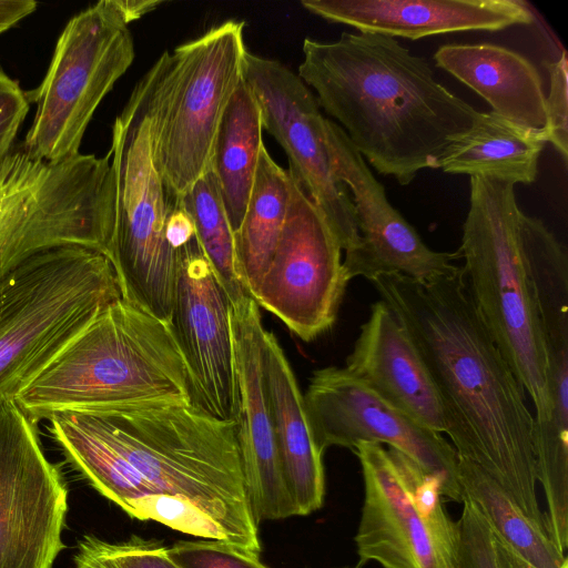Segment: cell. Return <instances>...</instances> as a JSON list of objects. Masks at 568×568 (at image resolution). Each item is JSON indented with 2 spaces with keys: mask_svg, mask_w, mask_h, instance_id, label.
Masks as SVG:
<instances>
[{
  "mask_svg": "<svg viewBox=\"0 0 568 568\" xmlns=\"http://www.w3.org/2000/svg\"><path fill=\"white\" fill-rule=\"evenodd\" d=\"M142 568H178L165 555H160L149 560Z\"/></svg>",
  "mask_w": 568,
  "mask_h": 568,
  "instance_id": "d590c367",
  "label": "cell"
},
{
  "mask_svg": "<svg viewBox=\"0 0 568 568\" xmlns=\"http://www.w3.org/2000/svg\"><path fill=\"white\" fill-rule=\"evenodd\" d=\"M244 81L260 104L263 128L288 159V173L320 209L345 254L359 242L349 191L336 176L324 115L311 89L282 62L246 52Z\"/></svg>",
  "mask_w": 568,
  "mask_h": 568,
  "instance_id": "5bb4252c",
  "label": "cell"
},
{
  "mask_svg": "<svg viewBox=\"0 0 568 568\" xmlns=\"http://www.w3.org/2000/svg\"><path fill=\"white\" fill-rule=\"evenodd\" d=\"M308 424L318 449H352L361 442L386 444L424 471L437 477L443 497L465 498L453 445L386 402L345 367L314 371L303 395Z\"/></svg>",
  "mask_w": 568,
  "mask_h": 568,
  "instance_id": "4fadbf2b",
  "label": "cell"
},
{
  "mask_svg": "<svg viewBox=\"0 0 568 568\" xmlns=\"http://www.w3.org/2000/svg\"><path fill=\"white\" fill-rule=\"evenodd\" d=\"M239 410L236 438L246 496L255 520L297 515L286 487L262 366L265 328L260 306L244 295L230 304Z\"/></svg>",
  "mask_w": 568,
  "mask_h": 568,
  "instance_id": "ac0fdd59",
  "label": "cell"
},
{
  "mask_svg": "<svg viewBox=\"0 0 568 568\" xmlns=\"http://www.w3.org/2000/svg\"><path fill=\"white\" fill-rule=\"evenodd\" d=\"M38 8L33 0H0V34L8 31Z\"/></svg>",
  "mask_w": 568,
  "mask_h": 568,
  "instance_id": "d6a6232c",
  "label": "cell"
},
{
  "mask_svg": "<svg viewBox=\"0 0 568 568\" xmlns=\"http://www.w3.org/2000/svg\"><path fill=\"white\" fill-rule=\"evenodd\" d=\"M345 368L418 424L445 433L442 403L422 356L382 300L371 306Z\"/></svg>",
  "mask_w": 568,
  "mask_h": 568,
  "instance_id": "ffe728a7",
  "label": "cell"
},
{
  "mask_svg": "<svg viewBox=\"0 0 568 568\" xmlns=\"http://www.w3.org/2000/svg\"><path fill=\"white\" fill-rule=\"evenodd\" d=\"M515 184L470 176L469 209L458 250L471 300L525 395L535 430L548 420L547 358L518 241Z\"/></svg>",
  "mask_w": 568,
  "mask_h": 568,
  "instance_id": "52a82bcc",
  "label": "cell"
},
{
  "mask_svg": "<svg viewBox=\"0 0 568 568\" xmlns=\"http://www.w3.org/2000/svg\"><path fill=\"white\" fill-rule=\"evenodd\" d=\"M568 60L562 50L560 57L552 62H545L550 78L549 94L546 95L547 125L544 130L547 142H550L565 163L568 159Z\"/></svg>",
  "mask_w": 568,
  "mask_h": 568,
  "instance_id": "f546056e",
  "label": "cell"
},
{
  "mask_svg": "<svg viewBox=\"0 0 568 568\" xmlns=\"http://www.w3.org/2000/svg\"><path fill=\"white\" fill-rule=\"evenodd\" d=\"M364 503L355 537L361 564L383 568H456L458 526L426 516L414 503L389 449L361 442Z\"/></svg>",
  "mask_w": 568,
  "mask_h": 568,
  "instance_id": "2e32d148",
  "label": "cell"
},
{
  "mask_svg": "<svg viewBox=\"0 0 568 568\" xmlns=\"http://www.w3.org/2000/svg\"><path fill=\"white\" fill-rule=\"evenodd\" d=\"M171 327L191 377L194 403L236 423L239 395L230 301L196 235L179 251Z\"/></svg>",
  "mask_w": 568,
  "mask_h": 568,
  "instance_id": "e0dca14e",
  "label": "cell"
},
{
  "mask_svg": "<svg viewBox=\"0 0 568 568\" xmlns=\"http://www.w3.org/2000/svg\"><path fill=\"white\" fill-rule=\"evenodd\" d=\"M457 474L465 497L479 509L493 532L536 568H568V560L548 535L483 469L458 458Z\"/></svg>",
  "mask_w": 568,
  "mask_h": 568,
  "instance_id": "484cf974",
  "label": "cell"
},
{
  "mask_svg": "<svg viewBox=\"0 0 568 568\" xmlns=\"http://www.w3.org/2000/svg\"><path fill=\"white\" fill-rule=\"evenodd\" d=\"M288 176L285 225L253 300L311 342L335 324L351 280L343 265V250L326 219Z\"/></svg>",
  "mask_w": 568,
  "mask_h": 568,
  "instance_id": "7c38bea8",
  "label": "cell"
},
{
  "mask_svg": "<svg viewBox=\"0 0 568 568\" xmlns=\"http://www.w3.org/2000/svg\"><path fill=\"white\" fill-rule=\"evenodd\" d=\"M34 424L142 403H194L171 324L119 296L14 399Z\"/></svg>",
  "mask_w": 568,
  "mask_h": 568,
  "instance_id": "277c9868",
  "label": "cell"
},
{
  "mask_svg": "<svg viewBox=\"0 0 568 568\" xmlns=\"http://www.w3.org/2000/svg\"><path fill=\"white\" fill-rule=\"evenodd\" d=\"M68 488L14 399L0 403V568H53L65 545Z\"/></svg>",
  "mask_w": 568,
  "mask_h": 568,
  "instance_id": "8fae6325",
  "label": "cell"
},
{
  "mask_svg": "<svg viewBox=\"0 0 568 568\" xmlns=\"http://www.w3.org/2000/svg\"><path fill=\"white\" fill-rule=\"evenodd\" d=\"M263 129L260 104L243 79L220 122L210 164L234 233L243 220L264 146Z\"/></svg>",
  "mask_w": 568,
  "mask_h": 568,
  "instance_id": "cb8c5ba5",
  "label": "cell"
},
{
  "mask_svg": "<svg viewBox=\"0 0 568 568\" xmlns=\"http://www.w3.org/2000/svg\"><path fill=\"white\" fill-rule=\"evenodd\" d=\"M494 539L500 568H536L521 558L509 545L495 534Z\"/></svg>",
  "mask_w": 568,
  "mask_h": 568,
  "instance_id": "e575fe53",
  "label": "cell"
},
{
  "mask_svg": "<svg viewBox=\"0 0 568 568\" xmlns=\"http://www.w3.org/2000/svg\"><path fill=\"white\" fill-rule=\"evenodd\" d=\"M434 60L489 103L493 113L528 130H545L542 80L523 54L493 43H448Z\"/></svg>",
  "mask_w": 568,
  "mask_h": 568,
  "instance_id": "7402d4cb",
  "label": "cell"
},
{
  "mask_svg": "<svg viewBox=\"0 0 568 568\" xmlns=\"http://www.w3.org/2000/svg\"><path fill=\"white\" fill-rule=\"evenodd\" d=\"M372 283L422 356L457 457L483 469L547 534L536 490L534 415L475 307L463 267L426 283L397 274Z\"/></svg>",
  "mask_w": 568,
  "mask_h": 568,
  "instance_id": "7a4b0ae2",
  "label": "cell"
},
{
  "mask_svg": "<svg viewBox=\"0 0 568 568\" xmlns=\"http://www.w3.org/2000/svg\"><path fill=\"white\" fill-rule=\"evenodd\" d=\"M113 227L105 255L122 296L170 323L179 250L166 235L174 194L153 162L149 122L133 94L115 118L109 150Z\"/></svg>",
  "mask_w": 568,
  "mask_h": 568,
  "instance_id": "9c48e42d",
  "label": "cell"
},
{
  "mask_svg": "<svg viewBox=\"0 0 568 568\" xmlns=\"http://www.w3.org/2000/svg\"><path fill=\"white\" fill-rule=\"evenodd\" d=\"M546 143L544 130H528L491 111L480 112L473 128L444 149L436 169L450 174L531 184L536 181L538 160Z\"/></svg>",
  "mask_w": 568,
  "mask_h": 568,
  "instance_id": "603a6c76",
  "label": "cell"
},
{
  "mask_svg": "<svg viewBox=\"0 0 568 568\" xmlns=\"http://www.w3.org/2000/svg\"><path fill=\"white\" fill-rule=\"evenodd\" d=\"M29 109L26 91L0 68V162L13 150Z\"/></svg>",
  "mask_w": 568,
  "mask_h": 568,
  "instance_id": "4dcf8cb0",
  "label": "cell"
},
{
  "mask_svg": "<svg viewBox=\"0 0 568 568\" xmlns=\"http://www.w3.org/2000/svg\"><path fill=\"white\" fill-rule=\"evenodd\" d=\"M311 13L358 32L417 40L463 31H500L534 22L520 0H303Z\"/></svg>",
  "mask_w": 568,
  "mask_h": 568,
  "instance_id": "d6986e66",
  "label": "cell"
},
{
  "mask_svg": "<svg viewBox=\"0 0 568 568\" xmlns=\"http://www.w3.org/2000/svg\"><path fill=\"white\" fill-rule=\"evenodd\" d=\"M115 3L129 23L163 4L161 0H115Z\"/></svg>",
  "mask_w": 568,
  "mask_h": 568,
  "instance_id": "836d02e7",
  "label": "cell"
},
{
  "mask_svg": "<svg viewBox=\"0 0 568 568\" xmlns=\"http://www.w3.org/2000/svg\"><path fill=\"white\" fill-rule=\"evenodd\" d=\"M73 559L75 568H119L102 548L101 539L93 536H85L80 540Z\"/></svg>",
  "mask_w": 568,
  "mask_h": 568,
  "instance_id": "1f68e13d",
  "label": "cell"
},
{
  "mask_svg": "<svg viewBox=\"0 0 568 568\" xmlns=\"http://www.w3.org/2000/svg\"><path fill=\"white\" fill-rule=\"evenodd\" d=\"M291 181L262 148L254 182L240 227L234 233L236 268L244 291L254 298L282 235Z\"/></svg>",
  "mask_w": 568,
  "mask_h": 568,
  "instance_id": "d4e9b609",
  "label": "cell"
},
{
  "mask_svg": "<svg viewBox=\"0 0 568 568\" xmlns=\"http://www.w3.org/2000/svg\"><path fill=\"white\" fill-rule=\"evenodd\" d=\"M48 420L67 462L131 517L260 555L235 422L179 402Z\"/></svg>",
  "mask_w": 568,
  "mask_h": 568,
  "instance_id": "6da1fadb",
  "label": "cell"
},
{
  "mask_svg": "<svg viewBox=\"0 0 568 568\" xmlns=\"http://www.w3.org/2000/svg\"><path fill=\"white\" fill-rule=\"evenodd\" d=\"M458 547L456 568H500L495 539L488 523L467 497L457 521Z\"/></svg>",
  "mask_w": 568,
  "mask_h": 568,
  "instance_id": "f1b7e54d",
  "label": "cell"
},
{
  "mask_svg": "<svg viewBox=\"0 0 568 568\" xmlns=\"http://www.w3.org/2000/svg\"><path fill=\"white\" fill-rule=\"evenodd\" d=\"M192 217L200 247L230 304L247 293L237 274L234 231L230 224L219 185L211 169L181 195Z\"/></svg>",
  "mask_w": 568,
  "mask_h": 568,
  "instance_id": "4316f807",
  "label": "cell"
},
{
  "mask_svg": "<svg viewBox=\"0 0 568 568\" xmlns=\"http://www.w3.org/2000/svg\"><path fill=\"white\" fill-rule=\"evenodd\" d=\"M244 22L229 20L164 51L134 88L153 162L181 196L210 169L224 111L244 79Z\"/></svg>",
  "mask_w": 568,
  "mask_h": 568,
  "instance_id": "5b68a950",
  "label": "cell"
},
{
  "mask_svg": "<svg viewBox=\"0 0 568 568\" xmlns=\"http://www.w3.org/2000/svg\"><path fill=\"white\" fill-rule=\"evenodd\" d=\"M166 554L178 568H268L260 555L217 540L179 541Z\"/></svg>",
  "mask_w": 568,
  "mask_h": 568,
  "instance_id": "83f0119b",
  "label": "cell"
},
{
  "mask_svg": "<svg viewBox=\"0 0 568 568\" xmlns=\"http://www.w3.org/2000/svg\"><path fill=\"white\" fill-rule=\"evenodd\" d=\"M119 296L109 257L83 246L38 253L0 281V403L16 399Z\"/></svg>",
  "mask_w": 568,
  "mask_h": 568,
  "instance_id": "8992f818",
  "label": "cell"
},
{
  "mask_svg": "<svg viewBox=\"0 0 568 568\" xmlns=\"http://www.w3.org/2000/svg\"><path fill=\"white\" fill-rule=\"evenodd\" d=\"M129 24L115 0H101L68 21L41 83L26 91L36 104L21 144L26 153L44 162L80 153L94 112L134 60Z\"/></svg>",
  "mask_w": 568,
  "mask_h": 568,
  "instance_id": "30bf717a",
  "label": "cell"
},
{
  "mask_svg": "<svg viewBox=\"0 0 568 568\" xmlns=\"http://www.w3.org/2000/svg\"><path fill=\"white\" fill-rule=\"evenodd\" d=\"M324 134L334 172L355 207L359 242L343 260L349 280L362 276L374 282L397 274L426 283L456 274L460 267L454 261L460 253L434 251L424 243L388 202L384 185L345 132L328 118H324Z\"/></svg>",
  "mask_w": 568,
  "mask_h": 568,
  "instance_id": "9a60e30c",
  "label": "cell"
},
{
  "mask_svg": "<svg viewBox=\"0 0 568 568\" xmlns=\"http://www.w3.org/2000/svg\"><path fill=\"white\" fill-rule=\"evenodd\" d=\"M302 51L297 75L320 109L377 173L400 185L436 169L444 149L479 116L394 38L344 31L334 41L306 38Z\"/></svg>",
  "mask_w": 568,
  "mask_h": 568,
  "instance_id": "3957f363",
  "label": "cell"
},
{
  "mask_svg": "<svg viewBox=\"0 0 568 568\" xmlns=\"http://www.w3.org/2000/svg\"><path fill=\"white\" fill-rule=\"evenodd\" d=\"M262 366L282 474L297 515L323 505L325 476L306 416L303 394L276 336L265 329Z\"/></svg>",
  "mask_w": 568,
  "mask_h": 568,
  "instance_id": "44dd1931",
  "label": "cell"
},
{
  "mask_svg": "<svg viewBox=\"0 0 568 568\" xmlns=\"http://www.w3.org/2000/svg\"><path fill=\"white\" fill-rule=\"evenodd\" d=\"M112 227L109 153L44 162L20 146L0 162V281L51 248L83 246L105 254Z\"/></svg>",
  "mask_w": 568,
  "mask_h": 568,
  "instance_id": "ba28073f",
  "label": "cell"
}]
</instances>
